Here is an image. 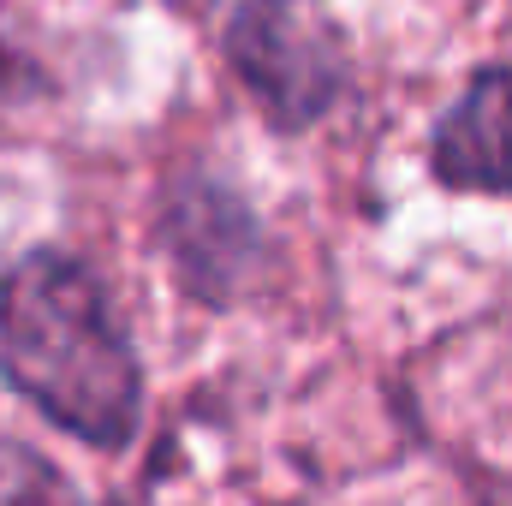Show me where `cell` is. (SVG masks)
Here are the masks:
<instances>
[{"instance_id": "3", "label": "cell", "mask_w": 512, "mask_h": 506, "mask_svg": "<svg viewBox=\"0 0 512 506\" xmlns=\"http://www.w3.org/2000/svg\"><path fill=\"white\" fill-rule=\"evenodd\" d=\"M435 173L453 191H512V66H489L441 120Z\"/></svg>"}, {"instance_id": "1", "label": "cell", "mask_w": 512, "mask_h": 506, "mask_svg": "<svg viewBox=\"0 0 512 506\" xmlns=\"http://www.w3.org/2000/svg\"><path fill=\"white\" fill-rule=\"evenodd\" d=\"M0 370L60 429L120 447L143 405V376L102 280L72 256H30L0 286Z\"/></svg>"}, {"instance_id": "2", "label": "cell", "mask_w": 512, "mask_h": 506, "mask_svg": "<svg viewBox=\"0 0 512 506\" xmlns=\"http://www.w3.org/2000/svg\"><path fill=\"white\" fill-rule=\"evenodd\" d=\"M227 48H233L239 78L251 84V96L280 126L316 120L346 84V42L316 0H251V6H239Z\"/></svg>"}]
</instances>
